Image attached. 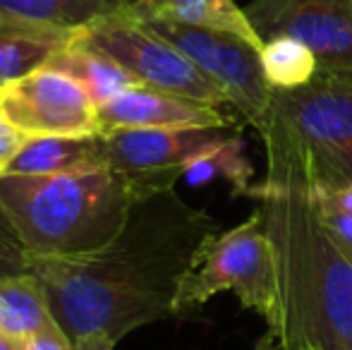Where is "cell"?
<instances>
[{
  "instance_id": "obj_1",
  "label": "cell",
  "mask_w": 352,
  "mask_h": 350,
  "mask_svg": "<svg viewBox=\"0 0 352 350\" xmlns=\"http://www.w3.org/2000/svg\"><path fill=\"white\" fill-rule=\"evenodd\" d=\"M218 221L173 190L137 201L125 228L74 257H32L48 305L74 350H116L135 329L175 317V298Z\"/></svg>"
},
{
  "instance_id": "obj_2",
  "label": "cell",
  "mask_w": 352,
  "mask_h": 350,
  "mask_svg": "<svg viewBox=\"0 0 352 350\" xmlns=\"http://www.w3.org/2000/svg\"><path fill=\"white\" fill-rule=\"evenodd\" d=\"M266 177L250 197L264 211L278 285L283 350H352V252L324 221L305 146L271 118Z\"/></svg>"
},
{
  "instance_id": "obj_3",
  "label": "cell",
  "mask_w": 352,
  "mask_h": 350,
  "mask_svg": "<svg viewBox=\"0 0 352 350\" xmlns=\"http://www.w3.org/2000/svg\"><path fill=\"white\" fill-rule=\"evenodd\" d=\"M173 187L113 166L46 177H0V206L29 257H74L118 238L132 206Z\"/></svg>"
},
{
  "instance_id": "obj_4",
  "label": "cell",
  "mask_w": 352,
  "mask_h": 350,
  "mask_svg": "<svg viewBox=\"0 0 352 350\" xmlns=\"http://www.w3.org/2000/svg\"><path fill=\"white\" fill-rule=\"evenodd\" d=\"M230 290L242 307L256 312L269 331L278 327V285L274 250L266 233L264 211L206 240L195 266L187 271L175 298V317L197 312L213 295Z\"/></svg>"
},
{
  "instance_id": "obj_5",
  "label": "cell",
  "mask_w": 352,
  "mask_h": 350,
  "mask_svg": "<svg viewBox=\"0 0 352 350\" xmlns=\"http://www.w3.org/2000/svg\"><path fill=\"white\" fill-rule=\"evenodd\" d=\"M72 43L108 56L125 67L140 85L195 98L216 108L230 106L226 91L209 80L180 48L158 36L127 10L77 29Z\"/></svg>"
},
{
  "instance_id": "obj_6",
  "label": "cell",
  "mask_w": 352,
  "mask_h": 350,
  "mask_svg": "<svg viewBox=\"0 0 352 350\" xmlns=\"http://www.w3.org/2000/svg\"><path fill=\"white\" fill-rule=\"evenodd\" d=\"M274 116L305 146L316 185H352V82L316 75L302 89H274Z\"/></svg>"
},
{
  "instance_id": "obj_7",
  "label": "cell",
  "mask_w": 352,
  "mask_h": 350,
  "mask_svg": "<svg viewBox=\"0 0 352 350\" xmlns=\"http://www.w3.org/2000/svg\"><path fill=\"white\" fill-rule=\"evenodd\" d=\"M142 22L175 48H180L209 80L216 82L242 120L250 122L264 140L274 118V89L266 82L259 48L235 34L216 32V29L163 22V19H142Z\"/></svg>"
},
{
  "instance_id": "obj_8",
  "label": "cell",
  "mask_w": 352,
  "mask_h": 350,
  "mask_svg": "<svg viewBox=\"0 0 352 350\" xmlns=\"http://www.w3.org/2000/svg\"><path fill=\"white\" fill-rule=\"evenodd\" d=\"M245 12L261 41L297 39L311 48L319 75L352 82V0H252Z\"/></svg>"
},
{
  "instance_id": "obj_9",
  "label": "cell",
  "mask_w": 352,
  "mask_h": 350,
  "mask_svg": "<svg viewBox=\"0 0 352 350\" xmlns=\"http://www.w3.org/2000/svg\"><path fill=\"white\" fill-rule=\"evenodd\" d=\"M0 108L27 137L101 135L89 94L72 77L51 67L0 89Z\"/></svg>"
},
{
  "instance_id": "obj_10",
  "label": "cell",
  "mask_w": 352,
  "mask_h": 350,
  "mask_svg": "<svg viewBox=\"0 0 352 350\" xmlns=\"http://www.w3.org/2000/svg\"><path fill=\"white\" fill-rule=\"evenodd\" d=\"M232 132L230 127H148L103 135L108 166L132 177H148L175 187L177 177L201 154L211 151Z\"/></svg>"
},
{
  "instance_id": "obj_11",
  "label": "cell",
  "mask_w": 352,
  "mask_h": 350,
  "mask_svg": "<svg viewBox=\"0 0 352 350\" xmlns=\"http://www.w3.org/2000/svg\"><path fill=\"white\" fill-rule=\"evenodd\" d=\"M96 118L101 135L148 127H232L235 122L228 113H223V108L146 85L127 89L120 96L98 106Z\"/></svg>"
},
{
  "instance_id": "obj_12",
  "label": "cell",
  "mask_w": 352,
  "mask_h": 350,
  "mask_svg": "<svg viewBox=\"0 0 352 350\" xmlns=\"http://www.w3.org/2000/svg\"><path fill=\"white\" fill-rule=\"evenodd\" d=\"M72 39V29L0 12V89L46 67Z\"/></svg>"
},
{
  "instance_id": "obj_13",
  "label": "cell",
  "mask_w": 352,
  "mask_h": 350,
  "mask_svg": "<svg viewBox=\"0 0 352 350\" xmlns=\"http://www.w3.org/2000/svg\"><path fill=\"white\" fill-rule=\"evenodd\" d=\"M108 164L103 135L29 137L3 177H46Z\"/></svg>"
},
{
  "instance_id": "obj_14",
  "label": "cell",
  "mask_w": 352,
  "mask_h": 350,
  "mask_svg": "<svg viewBox=\"0 0 352 350\" xmlns=\"http://www.w3.org/2000/svg\"><path fill=\"white\" fill-rule=\"evenodd\" d=\"M127 12L140 19H163L235 34L259 51L264 46L245 8H237L235 0H137Z\"/></svg>"
},
{
  "instance_id": "obj_15",
  "label": "cell",
  "mask_w": 352,
  "mask_h": 350,
  "mask_svg": "<svg viewBox=\"0 0 352 350\" xmlns=\"http://www.w3.org/2000/svg\"><path fill=\"white\" fill-rule=\"evenodd\" d=\"M46 67L72 77L89 94V98H91L96 108L108 103L111 98L120 96L127 89L140 85L125 67H120L108 56L94 51V48L74 46V43L63 48L60 53H56Z\"/></svg>"
},
{
  "instance_id": "obj_16",
  "label": "cell",
  "mask_w": 352,
  "mask_h": 350,
  "mask_svg": "<svg viewBox=\"0 0 352 350\" xmlns=\"http://www.w3.org/2000/svg\"><path fill=\"white\" fill-rule=\"evenodd\" d=\"M53 319L43 283L36 274L3 276L0 278V329L8 336L24 341Z\"/></svg>"
},
{
  "instance_id": "obj_17",
  "label": "cell",
  "mask_w": 352,
  "mask_h": 350,
  "mask_svg": "<svg viewBox=\"0 0 352 350\" xmlns=\"http://www.w3.org/2000/svg\"><path fill=\"white\" fill-rule=\"evenodd\" d=\"M135 3L137 0H0V12L77 32L108 14L125 12Z\"/></svg>"
},
{
  "instance_id": "obj_18",
  "label": "cell",
  "mask_w": 352,
  "mask_h": 350,
  "mask_svg": "<svg viewBox=\"0 0 352 350\" xmlns=\"http://www.w3.org/2000/svg\"><path fill=\"white\" fill-rule=\"evenodd\" d=\"M185 177L192 187H201L211 180H226L230 185L232 197H250L252 192V168L245 154V142L240 135H230L211 151L201 154L185 168Z\"/></svg>"
},
{
  "instance_id": "obj_19",
  "label": "cell",
  "mask_w": 352,
  "mask_h": 350,
  "mask_svg": "<svg viewBox=\"0 0 352 350\" xmlns=\"http://www.w3.org/2000/svg\"><path fill=\"white\" fill-rule=\"evenodd\" d=\"M261 65L266 82L276 91H292L311 85L319 75V63L309 46L290 36H276L261 46Z\"/></svg>"
},
{
  "instance_id": "obj_20",
  "label": "cell",
  "mask_w": 352,
  "mask_h": 350,
  "mask_svg": "<svg viewBox=\"0 0 352 350\" xmlns=\"http://www.w3.org/2000/svg\"><path fill=\"white\" fill-rule=\"evenodd\" d=\"M316 182V180H314ZM316 201L324 221L343 245L352 248V185H316Z\"/></svg>"
},
{
  "instance_id": "obj_21",
  "label": "cell",
  "mask_w": 352,
  "mask_h": 350,
  "mask_svg": "<svg viewBox=\"0 0 352 350\" xmlns=\"http://www.w3.org/2000/svg\"><path fill=\"white\" fill-rule=\"evenodd\" d=\"M29 262H32V257H29L17 228L0 206V278L24 274V271H29Z\"/></svg>"
},
{
  "instance_id": "obj_22",
  "label": "cell",
  "mask_w": 352,
  "mask_h": 350,
  "mask_svg": "<svg viewBox=\"0 0 352 350\" xmlns=\"http://www.w3.org/2000/svg\"><path fill=\"white\" fill-rule=\"evenodd\" d=\"M22 350H74V346L67 338V333L60 329V324L56 322V317H53L46 327H41L36 333L24 338Z\"/></svg>"
},
{
  "instance_id": "obj_23",
  "label": "cell",
  "mask_w": 352,
  "mask_h": 350,
  "mask_svg": "<svg viewBox=\"0 0 352 350\" xmlns=\"http://www.w3.org/2000/svg\"><path fill=\"white\" fill-rule=\"evenodd\" d=\"M27 140L29 137L17 125H12L10 118L3 113V108H0V177L5 175L8 166L14 161V156L19 154V149H22Z\"/></svg>"
},
{
  "instance_id": "obj_24",
  "label": "cell",
  "mask_w": 352,
  "mask_h": 350,
  "mask_svg": "<svg viewBox=\"0 0 352 350\" xmlns=\"http://www.w3.org/2000/svg\"><path fill=\"white\" fill-rule=\"evenodd\" d=\"M252 350H283V348L278 343V336H276L274 331H266L264 336L256 338V343H254V348H252Z\"/></svg>"
},
{
  "instance_id": "obj_25",
  "label": "cell",
  "mask_w": 352,
  "mask_h": 350,
  "mask_svg": "<svg viewBox=\"0 0 352 350\" xmlns=\"http://www.w3.org/2000/svg\"><path fill=\"white\" fill-rule=\"evenodd\" d=\"M0 350H22V341L8 336V333L0 329Z\"/></svg>"
},
{
  "instance_id": "obj_26",
  "label": "cell",
  "mask_w": 352,
  "mask_h": 350,
  "mask_svg": "<svg viewBox=\"0 0 352 350\" xmlns=\"http://www.w3.org/2000/svg\"><path fill=\"white\" fill-rule=\"evenodd\" d=\"M350 252H352V248H350Z\"/></svg>"
}]
</instances>
